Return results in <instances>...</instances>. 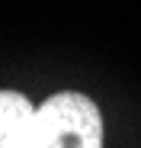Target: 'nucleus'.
<instances>
[{
	"label": "nucleus",
	"mask_w": 141,
	"mask_h": 148,
	"mask_svg": "<svg viewBox=\"0 0 141 148\" xmlns=\"http://www.w3.org/2000/svg\"><path fill=\"white\" fill-rule=\"evenodd\" d=\"M22 148H103V113L87 93H52L35 110Z\"/></svg>",
	"instance_id": "1"
},
{
	"label": "nucleus",
	"mask_w": 141,
	"mask_h": 148,
	"mask_svg": "<svg viewBox=\"0 0 141 148\" xmlns=\"http://www.w3.org/2000/svg\"><path fill=\"white\" fill-rule=\"evenodd\" d=\"M35 106L26 93L0 90V148H22L32 126Z\"/></svg>",
	"instance_id": "2"
}]
</instances>
